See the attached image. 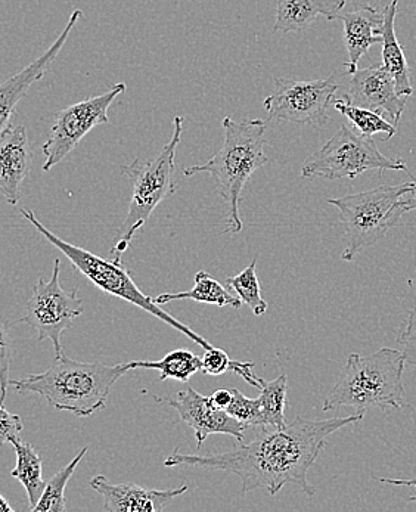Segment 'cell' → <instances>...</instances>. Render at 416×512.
<instances>
[{"label": "cell", "instance_id": "19", "mask_svg": "<svg viewBox=\"0 0 416 512\" xmlns=\"http://www.w3.org/2000/svg\"><path fill=\"white\" fill-rule=\"evenodd\" d=\"M397 5L399 0H393L384 8V27L381 29L383 37V64L386 65L394 82H396L397 93L400 96H411L414 93L411 82V70H409L408 61H406L405 51L400 45L396 36Z\"/></svg>", "mask_w": 416, "mask_h": 512}, {"label": "cell", "instance_id": "29", "mask_svg": "<svg viewBox=\"0 0 416 512\" xmlns=\"http://www.w3.org/2000/svg\"><path fill=\"white\" fill-rule=\"evenodd\" d=\"M232 359L225 350L219 347H210L203 356V374L211 377H219L225 372L231 371Z\"/></svg>", "mask_w": 416, "mask_h": 512}, {"label": "cell", "instance_id": "4", "mask_svg": "<svg viewBox=\"0 0 416 512\" xmlns=\"http://www.w3.org/2000/svg\"><path fill=\"white\" fill-rule=\"evenodd\" d=\"M405 366L406 359L400 349L383 347L368 356L352 353L340 380L325 399L324 411L341 406L357 412L371 408H405Z\"/></svg>", "mask_w": 416, "mask_h": 512}, {"label": "cell", "instance_id": "8", "mask_svg": "<svg viewBox=\"0 0 416 512\" xmlns=\"http://www.w3.org/2000/svg\"><path fill=\"white\" fill-rule=\"evenodd\" d=\"M371 170L409 173L408 166L402 158H388L378 150L374 139L365 138L344 124L321 150L304 161L301 178L353 181L357 176Z\"/></svg>", "mask_w": 416, "mask_h": 512}, {"label": "cell", "instance_id": "5", "mask_svg": "<svg viewBox=\"0 0 416 512\" xmlns=\"http://www.w3.org/2000/svg\"><path fill=\"white\" fill-rule=\"evenodd\" d=\"M172 139L164 145L163 150L155 157L142 160L136 158L123 167V175L132 182V198L129 211L119 226L114 245L111 248V259L123 262V253L132 244L133 238L144 228L151 214L167 198L172 197L178 189L176 182V150L183 132V119L173 120Z\"/></svg>", "mask_w": 416, "mask_h": 512}, {"label": "cell", "instance_id": "11", "mask_svg": "<svg viewBox=\"0 0 416 512\" xmlns=\"http://www.w3.org/2000/svg\"><path fill=\"white\" fill-rule=\"evenodd\" d=\"M124 91H126V85L117 83L102 95L83 99L60 111L55 117L51 138L42 148L46 158L43 172H49L52 167L60 164L68 154L76 150L77 145L90 130L101 124L110 123L108 110Z\"/></svg>", "mask_w": 416, "mask_h": 512}, {"label": "cell", "instance_id": "17", "mask_svg": "<svg viewBox=\"0 0 416 512\" xmlns=\"http://www.w3.org/2000/svg\"><path fill=\"white\" fill-rule=\"evenodd\" d=\"M334 20L343 23L344 45L349 54L347 73L352 76L369 48L375 43H383L381 29L384 27V9L381 11L371 5L360 6L353 11L340 12Z\"/></svg>", "mask_w": 416, "mask_h": 512}, {"label": "cell", "instance_id": "22", "mask_svg": "<svg viewBox=\"0 0 416 512\" xmlns=\"http://www.w3.org/2000/svg\"><path fill=\"white\" fill-rule=\"evenodd\" d=\"M132 369H157L160 371V381L176 380L188 383L189 378L197 372L203 371V358L194 355L189 350H173L167 353L160 361H133L127 362Z\"/></svg>", "mask_w": 416, "mask_h": 512}, {"label": "cell", "instance_id": "13", "mask_svg": "<svg viewBox=\"0 0 416 512\" xmlns=\"http://www.w3.org/2000/svg\"><path fill=\"white\" fill-rule=\"evenodd\" d=\"M344 99L357 107L383 114L396 126L408 102V96L397 93L396 82L384 64L362 68L352 74Z\"/></svg>", "mask_w": 416, "mask_h": 512}, {"label": "cell", "instance_id": "34", "mask_svg": "<svg viewBox=\"0 0 416 512\" xmlns=\"http://www.w3.org/2000/svg\"><path fill=\"white\" fill-rule=\"evenodd\" d=\"M381 483H387V484H393V486H411L416 487V479L412 480H394V479H386V477H383V479H380ZM409 502H416V496H411V498H408Z\"/></svg>", "mask_w": 416, "mask_h": 512}, {"label": "cell", "instance_id": "6", "mask_svg": "<svg viewBox=\"0 0 416 512\" xmlns=\"http://www.w3.org/2000/svg\"><path fill=\"white\" fill-rule=\"evenodd\" d=\"M21 214L26 217L31 225L36 228L39 234L48 240L49 244L54 245L55 248L61 251L76 271L82 273L85 278H88L93 285L101 288L104 293L110 294V296L119 297L124 302L133 304V306L139 307L149 315L155 316L160 319L164 324L170 325L175 328L176 331L182 332L185 337L189 340L194 341L197 346L203 347V349H210V343L198 334V332L192 331L188 325L182 324L178 319L173 318L172 315L161 309L160 304L155 303L154 299L145 296L142 293L141 288L135 284L132 275H130L129 269L123 265V262H116V260H105L102 257L95 256L85 248L77 247V245L70 244V242L61 240L58 235L54 232L49 231L39 219L36 214L29 209H21Z\"/></svg>", "mask_w": 416, "mask_h": 512}, {"label": "cell", "instance_id": "1", "mask_svg": "<svg viewBox=\"0 0 416 512\" xmlns=\"http://www.w3.org/2000/svg\"><path fill=\"white\" fill-rule=\"evenodd\" d=\"M363 418L365 411L324 421L298 417L284 428H260L259 436L253 442L239 443L238 448L232 451L200 455L180 453L179 448L175 449L164 459V465L169 468H208L235 474L241 479L242 495L266 489L270 496H275L285 484H294L313 498L316 489L307 480V473L324 451L329 437Z\"/></svg>", "mask_w": 416, "mask_h": 512}, {"label": "cell", "instance_id": "2", "mask_svg": "<svg viewBox=\"0 0 416 512\" xmlns=\"http://www.w3.org/2000/svg\"><path fill=\"white\" fill-rule=\"evenodd\" d=\"M268 123V120L235 121L225 117L223 147L206 164L185 167L183 170L186 178L197 173H208L214 179L226 207V232L231 234H239L244 228L239 201L245 183L250 181L253 173L268 164L269 158L265 154V147L269 144L265 138Z\"/></svg>", "mask_w": 416, "mask_h": 512}, {"label": "cell", "instance_id": "25", "mask_svg": "<svg viewBox=\"0 0 416 512\" xmlns=\"http://www.w3.org/2000/svg\"><path fill=\"white\" fill-rule=\"evenodd\" d=\"M287 375H279L272 381H265L259 399L262 403L263 427L284 428L285 406H287Z\"/></svg>", "mask_w": 416, "mask_h": 512}, {"label": "cell", "instance_id": "30", "mask_svg": "<svg viewBox=\"0 0 416 512\" xmlns=\"http://www.w3.org/2000/svg\"><path fill=\"white\" fill-rule=\"evenodd\" d=\"M0 409V443H14L21 440V431H23V421L20 415L11 414L6 411L5 405Z\"/></svg>", "mask_w": 416, "mask_h": 512}, {"label": "cell", "instance_id": "33", "mask_svg": "<svg viewBox=\"0 0 416 512\" xmlns=\"http://www.w3.org/2000/svg\"><path fill=\"white\" fill-rule=\"evenodd\" d=\"M232 399H234V392H232V389L216 390V392L210 396L211 403H213L214 406H217V408L225 409V411L229 408V405H231Z\"/></svg>", "mask_w": 416, "mask_h": 512}, {"label": "cell", "instance_id": "21", "mask_svg": "<svg viewBox=\"0 0 416 512\" xmlns=\"http://www.w3.org/2000/svg\"><path fill=\"white\" fill-rule=\"evenodd\" d=\"M12 446L17 453V465L11 471V476L23 484L29 496L30 510H33L46 487L42 474V458L33 446L24 443L23 440L12 443Z\"/></svg>", "mask_w": 416, "mask_h": 512}, {"label": "cell", "instance_id": "27", "mask_svg": "<svg viewBox=\"0 0 416 512\" xmlns=\"http://www.w3.org/2000/svg\"><path fill=\"white\" fill-rule=\"evenodd\" d=\"M232 392H234V399L226 411L232 417L247 424L248 427L265 428L263 427L262 403H260L259 397L248 399L238 389H232Z\"/></svg>", "mask_w": 416, "mask_h": 512}, {"label": "cell", "instance_id": "16", "mask_svg": "<svg viewBox=\"0 0 416 512\" xmlns=\"http://www.w3.org/2000/svg\"><path fill=\"white\" fill-rule=\"evenodd\" d=\"M31 152L26 126L9 124L0 133V189L12 206L20 201L21 185L31 170Z\"/></svg>", "mask_w": 416, "mask_h": 512}, {"label": "cell", "instance_id": "23", "mask_svg": "<svg viewBox=\"0 0 416 512\" xmlns=\"http://www.w3.org/2000/svg\"><path fill=\"white\" fill-rule=\"evenodd\" d=\"M335 110L346 117L352 123L359 135L365 138H374L375 135H384L383 141L387 142L393 138L397 133L396 124L386 120L383 114L377 111L368 110V108L357 107V105L350 104L347 99H335Z\"/></svg>", "mask_w": 416, "mask_h": 512}, {"label": "cell", "instance_id": "31", "mask_svg": "<svg viewBox=\"0 0 416 512\" xmlns=\"http://www.w3.org/2000/svg\"><path fill=\"white\" fill-rule=\"evenodd\" d=\"M6 324H2V343H0V386H2V405H5L6 394H8V387L11 386L9 381V365L12 361V349L9 344L8 332H6Z\"/></svg>", "mask_w": 416, "mask_h": 512}, {"label": "cell", "instance_id": "28", "mask_svg": "<svg viewBox=\"0 0 416 512\" xmlns=\"http://www.w3.org/2000/svg\"><path fill=\"white\" fill-rule=\"evenodd\" d=\"M400 350L406 359V365L416 368V306L409 312L405 325L397 338Z\"/></svg>", "mask_w": 416, "mask_h": 512}, {"label": "cell", "instance_id": "14", "mask_svg": "<svg viewBox=\"0 0 416 512\" xmlns=\"http://www.w3.org/2000/svg\"><path fill=\"white\" fill-rule=\"evenodd\" d=\"M90 487L104 499V511L108 512H160L173 499L188 492V484L178 489H148L133 483L113 484L105 476L90 480Z\"/></svg>", "mask_w": 416, "mask_h": 512}, {"label": "cell", "instance_id": "35", "mask_svg": "<svg viewBox=\"0 0 416 512\" xmlns=\"http://www.w3.org/2000/svg\"><path fill=\"white\" fill-rule=\"evenodd\" d=\"M408 195L409 198L403 201V206H405L406 213H411V211H416V179L412 182V191Z\"/></svg>", "mask_w": 416, "mask_h": 512}, {"label": "cell", "instance_id": "12", "mask_svg": "<svg viewBox=\"0 0 416 512\" xmlns=\"http://www.w3.org/2000/svg\"><path fill=\"white\" fill-rule=\"evenodd\" d=\"M169 405L194 430L198 449L203 448V443L211 434H228L239 443H244L248 425L232 417L225 409L214 406L210 397L203 396L192 387H186L176 394L169 400Z\"/></svg>", "mask_w": 416, "mask_h": 512}, {"label": "cell", "instance_id": "24", "mask_svg": "<svg viewBox=\"0 0 416 512\" xmlns=\"http://www.w3.org/2000/svg\"><path fill=\"white\" fill-rule=\"evenodd\" d=\"M89 448L80 449L79 453L74 456L73 461L70 464L65 465L61 468L48 483H46L45 492H43L42 498L37 502L36 507L33 508V512H64L67 511V504H65V487L73 477L74 471L79 467L82 459L85 458Z\"/></svg>", "mask_w": 416, "mask_h": 512}, {"label": "cell", "instance_id": "36", "mask_svg": "<svg viewBox=\"0 0 416 512\" xmlns=\"http://www.w3.org/2000/svg\"><path fill=\"white\" fill-rule=\"evenodd\" d=\"M0 512H14L11 505L8 504V501H6L3 496H0Z\"/></svg>", "mask_w": 416, "mask_h": 512}, {"label": "cell", "instance_id": "20", "mask_svg": "<svg viewBox=\"0 0 416 512\" xmlns=\"http://www.w3.org/2000/svg\"><path fill=\"white\" fill-rule=\"evenodd\" d=\"M155 303L163 304L176 302V300H194L198 303L214 304L217 307H232L239 309L242 306V300L234 296L228 288L223 287L220 282L213 279L210 273L201 271L195 275V285L192 290L183 291V293H164L160 294Z\"/></svg>", "mask_w": 416, "mask_h": 512}, {"label": "cell", "instance_id": "10", "mask_svg": "<svg viewBox=\"0 0 416 512\" xmlns=\"http://www.w3.org/2000/svg\"><path fill=\"white\" fill-rule=\"evenodd\" d=\"M337 91L335 74L309 82L276 79L275 89L265 99L263 107L268 111V121L322 127L329 121L328 108L334 104Z\"/></svg>", "mask_w": 416, "mask_h": 512}, {"label": "cell", "instance_id": "15", "mask_svg": "<svg viewBox=\"0 0 416 512\" xmlns=\"http://www.w3.org/2000/svg\"><path fill=\"white\" fill-rule=\"evenodd\" d=\"M82 17L83 12L76 9V11L71 14L70 20H68L67 26L62 30L60 37L52 43L51 48H49L45 54L40 55L36 61L27 65L23 71L15 74V76H12L11 79L6 80V82L0 86V129L3 130L9 126L12 116L15 114V108H17L18 102L30 91L34 83L39 82V80L45 76L52 62L57 60L62 48H64L71 30L76 27L77 21Z\"/></svg>", "mask_w": 416, "mask_h": 512}, {"label": "cell", "instance_id": "7", "mask_svg": "<svg viewBox=\"0 0 416 512\" xmlns=\"http://www.w3.org/2000/svg\"><path fill=\"white\" fill-rule=\"evenodd\" d=\"M412 191V182L381 185L359 194L331 198L328 203L340 211L346 228V248L341 259L353 262L363 250L386 237L405 216L403 197Z\"/></svg>", "mask_w": 416, "mask_h": 512}, {"label": "cell", "instance_id": "9", "mask_svg": "<svg viewBox=\"0 0 416 512\" xmlns=\"http://www.w3.org/2000/svg\"><path fill=\"white\" fill-rule=\"evenodd\" d=\"M60 259H55L54 272L49 281L40 278L34 285L33 296L26 304V315L20 319L37 331L39 341L51 340L55 353L61 355V337L70 330L76 318L85 310V303L79 297V285L65 291L60 281Z\"/></svg>", "mask_w": 416, "mask_h": 512}, {"label": "cell", "instance_id": "18", "mask_svg": "<svg viewBox=\"0 0 416 512\" xmlns=\"http://www.w3.org/2000/svg\"><path fill=\"white\" fill-rule=\"evenodd\" d=\"M344 6L346 0H278L273 31L298 33L309 29L321 15L334 21Z\"/></svg>", "mask_w": 416, "mask_h": 512}, {"label": "cell", "instance_id": "3", "mask_svg": "<svg viewBox=\"0 0 416 512\" xmlns=\"http://www.w3.org/2000/svg\"><path fill=\"white\" fill-rule=\"evenodd\" d=\"M129 371L127 363L79 362L61 353L48 371L11 381V386L18 393L40 394L58 411L86 418L105 408L114 384Z\"/></svg>", "mask_w": 416, "mask_h": 512}, {"label": "cell", "instance_id": "26", "mask_svg": "<svg viewBox=\"0 0 416 512\" xmlns=\"http://www.w3.org/2000/svg\"><path fill=\"white\" fill-rule=\"evenodd\" d=\"M257 259L251 260L250 265L237 276L228 279V285L235 291V294L247 304L254 315L262 316L268 312V303L263 300L262 288L256 273Z\"/></svg>", "mask_w": 416, "mask_h": 512}, {"label": "cell", "instance_id": "32", "mask_svg": "<svg viewBox=\"0 0 416 512\" xmlns=\"http://www.w3.org/2000/svg\"><path fill=\"white\" fill-rule=\"evenodd\" d=\"M231 371L234 372V374L239 375V377H241L242 380L247 381V383L250 384V386L262 390L263 383H265V380H263V378L257 377L256 372H254L253 362L232 361Z\"/></svg>", "mask_w": 416, "mask_h": 512}]
</instances>
